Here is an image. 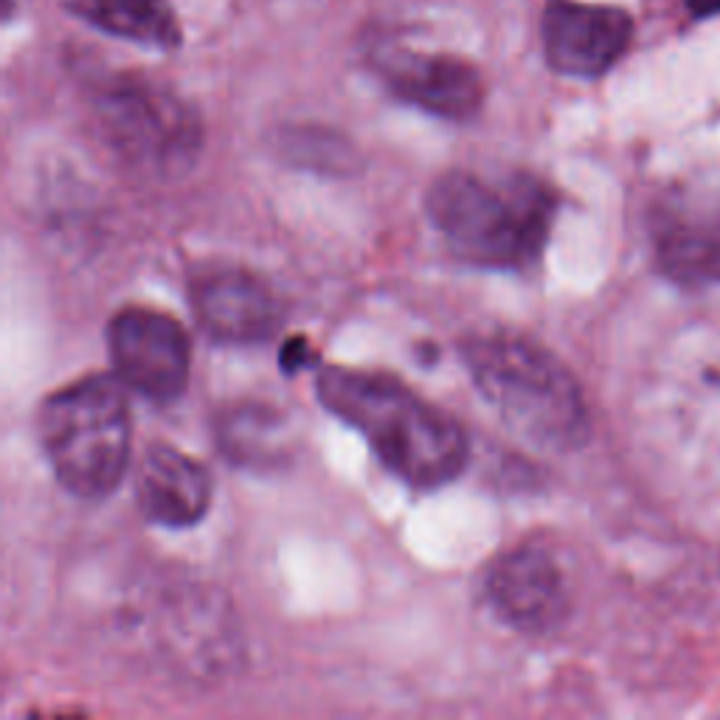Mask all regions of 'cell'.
<instances>
[{
	"label": "cell",
	"instance_id": "obj_5",
	"mask_svg": "<svg viewBox=\"0 0 720 720\" xmlns=\"http://www.w3.org/2000/svg\"><path fill=\"white\" fill-rule=\"evenodd\" d=\"M97 121L119 158L152 174L187 172L203 144L194 110L147 79H116L97 97Z\"/></svg>",
	"mask_w": 720,
	"mask_h": 720
},
{
	"label": "cell",
	"instance_id": "obj_14",
	"mask_svg": "<svg viewBox=\"0 0 720 720\" xmlns=\"http://www.w3.org/2000/svg\"><path fill=\"white\" fill-rule=\"evenodd\" d=\"M220 448L237 464L251 468H273L288 457V422L268 406H237L226 411L217 428Z\"/></svg>",
	"mask_w": 720,
	"mask_h": 720
},
{
	"label": "cell",
	"instance_id": "obj_10",
	"mask_svg": "<svg viewBox=\"0 0 720 720\" xmlns=\"http://www.w3.org/2000/svg\"><path fill=\"white\" fill-rule=\"evenodd\" d=\"M490 606L521 633H552L569 613V589L547 549L523 543L490 566L484 580Z\"/></svg>",
	"mask_w": 720,
	"mask_h": 720
},
{
	"label": "cell",
	"instance_id": "obj_16",
	"mask_svg": "<svg viewBox=\"0 0 720 720\" xmlns=\"http://www.w3.org/2000/svg\"><path fill=\"white\" fill-rule=\"evenodd\" d=\"M684 7H687V12L698 20L718 18L720 14V0H684Z\"/></svg>",
	"mask_w": 720,
	"mask_h": 720
},
{
	"label": "cell",
	"instance_id": "obj_11",
	"mask_svg": "<svg viewBox=\"0 0 720 720\" xmlns=\"http://www.w3.org/2000/svg\"><path fill=\"white\" fill-rule=\"evenodd\" d=\"M200 327L222 343H262L282 327V307L251 270L206 268L192 282Z\"/></svg>",
	"mask_w": 720,
	"mask_h": 720
},
{
	"label": "cell",
	"instance_id": "obj_7",
	"mask_svg": "<svg viewBox=\"0 0 720 720\" xmlns=\"http://www.w3.org/2000/svg\"><path fill=\"white\" fill-rule=\"evenodd\" d=\"M656 264L681 288L720 282V192L676 189L650 209Z\"/></svg>",
	"mask_w": 720,
	"mask_h": 720
},
{
	"label": "cell",
	"instance_id": "obj_4",
	"mask_svg": "<svg viewBox=\"0 0 720 720\" xmlns=\"http://www.w3.org/2000/svg\"><path fill=\"white\" fill-rule=\"evenodd\" d=\"M37 433L68 492L88 501L104 499L130 464L132 420L124 383L113 374H90L54 391L42 400Z\"/></svg>",
	"mask_w": 720,
	"mask_h": 720
},
{
	"label": "cell",
	"instance_id": "obj_6",
	"mask_svg": "<svg viewBox=\"0 0 720 720\" xmlns=\"http://www.w3.org/2000/svg\"><path fill=\"white\" fill-rule=\"evenodd\" d=\"M116 378L152 402L178 400L189 383L192 343L172 316L150 307H124L108 324Z\"/></svg>",
	"mask_w": 720,
	"mask_h": 720
},
{
	"label": "cell",
	"instance_id": "obj_1",
	"mask_svg": "<svg viewBox=\"0 0 720 720\" xmlns=\"http://www.w3.org/2000/svg\"><path fill=\"white\" fill-rule=\"evenodd\" d=\"M324 409L363 433L389 473L414 490L459 479L470 457L462 426L386 372L327 367L316 378Z\"/></svg>",
	"mask_w": 720,
	"mask_h": 720
},
{
	"label": "cell",
	"instance_id": "obj_2",
	"mask_svg": "<svg viewBox=\"0 0 720 720\" xmlns=\"http://www.w3.org/2000/svg\"><path fill=\"white\" fill-rule=\"evenodd\" d=\"M428 220L462 262L527 270L540 259L558 217V194L532 174L444 172L428 189Z\"/></svg>",
	"mask_w": 720,
	"mask_h": 720
},
{
	"label": "cell",
	"instance_id": "obj_8",
	"mask_svg": "<svg viewBox=\"0 0 720 720\" xmlns=\"http://www.w3.org/2000/svg\"><path fill=\"white\" fill-rule=\"evenodd\" d=\"M633 40V20L617 7L552 0L540 18V42L560 77L597 79L611 71Z\"/></svg>",
	"mask_w": 720,
	"mask_h": 720
},
{
	"label": "cell",
	"instance_id": "obj_12",
	"mask_svg": "<svg viewBox=\"0 0 720 720\" xmlns=\"http://www.w3.org/2000/svg\"><path fill=\"white\" fill-rule=\"evenodd\" d=\"M211 476L198 459L172 444H150L136 473L139 507L152 523L169 529L194 527L211 507Z\"/></svg>",
	"mask_w": 720,
	"mask_h": 720
},
{
	"label": "cell",
	"instance_id": "obj_9",
	"mask_svg": "<svg viewBox=\"0 0 720 720\" xmlns=\"http://www.w3.org/2000/svg\"><path fill=\"white\" fill-rule=\"evenodd\" d=\"M372 68L400 102L450 121H468L484 104L479 68L450 54L411 49H378Z\"/></svg>",
	"mask_w": 720,
	"mask_h": 720
},
{
	"label": "cell",
	"instance_id": "obj_15",
	"mask_svg": "<svg viewBox=\"0 0 720 720\" xmlns=\"http://www.w3.org/2000/svg\"><path fill=\"white\" fill-rule=\"evenodd\" d=\"M284 147L293 158H310L316 167H321V161L341 167V161H349V147L338 139L336 132H324L319 127H307V130H290L284 136Z\"/></svg>",
	"mask_w": 720,
	"mask_h": 720
},
{
	"label": "cell",
	"instance_id": "obj_3",
	"mask_svg": "<svg viewBox=\"0 0 720 720\" xmlns=\"http://www.w3.org/2000/svg\"><path fill=\"white\" fill-rule=\"evenodd\" d=\"M479 394L523 439L552 450H574L589 439V406L558 354L512 330H490L462 343Z\"/></svg>",
	"mask_w": 720,
	"mask_h": 720
},
{
	"label": "cell",
	"instance_id": "obj_13",
	"mask_svg": "<svg viewBox=\"0 0 720 720\" xmlns=\"http://www.w3.org/2000/svg\"><path fill=\"white\" fill-rule=\"evenodd\" d=\"M62 9L119 40L141 49L174 51L183 42L178 18L167 0H60Z\"/></svg>",
	"mask_w": 720,
	"mask_h": 720
}]
</instances>
